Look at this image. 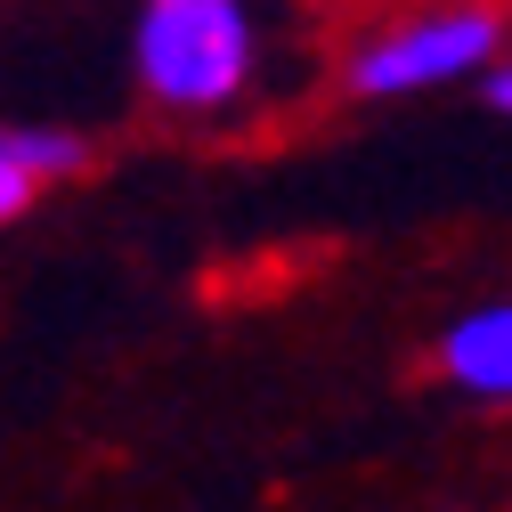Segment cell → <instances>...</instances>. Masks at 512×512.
<instances>
[{
	"instance_id": "277c9868",
	"label": "cell",
	"mask_w": 512,
	"mask_h": 512,
	"mask_svg": "<svg viewBox=\"0 0 512 512\" xmlns=\"http://www.w3.org/2000/svg\"><path fill=\"white\" fill-rule=\"evenodd\" d=\"M82 155H90V147H82L74 131L9 122V131H0V220H25L41 187H57V179H74V171H82Z\"/></svg>"
},
{
	"instance_id": "7a4b0ae2",
	"label": "cell",
	"mask_w": 512,
	"mask_h": 512,
	"mask_svg": "<svg viewBox=\"0 0 512 512\" xmlns=\"http://www.w3.org/2000/svg\"><path fill=\"white\" fill-rule=\"evenodd\" d=\"M496 41H504L496 9H439V17L391 25L350 57V90L358 98H415V90H439V82H472L496 57Z\"/></svg>"
},
{
	"instance_id": "5b68a950",
	"label": "cell",
	"mask_w": 512,
	"mask_h": 512,
	"mask_svg": "<svg viewBox=\"0 0 512 512\" xmlns=\"http://www.w3.org/2000/svg\"><path fill=\"white\" fill-rule=\"evenodd\" d=\"M488 106H496V114H512V66H496V74H488Z\"/></svg>"
},
{
	"instance_id": "3957f363",
	"label": "cell",
	"mask_w": 512,
	"mask_h": 512,
	"mask_svg": "<svg viewBox=\"0 0 512 512\" xmlns=\"http://www.w3.org/2000/svg\"><path fill=\"white\" fill-rule=\"evenodd\" d=\"M439 374L456 382L464 399H496V407H512V301L464 309L456 326L439 334Z\"/></svg>"
},
{
	"instance_id": "6da1fadb",
	"label": "cell",
	"mask_w": 512,
	"mask_h": 512,
	"mask_svg": "<svg viewBox=\"0 0 512 512\" xmlns=\"http://www.w3.org/2000/svg\"><path fill=\"white\" fill-rule=\"evenodd\" d=\"M131 66L155 106L220 114L261 66V17H252V0H139Z\"/></svg>"
}]
</instances>
